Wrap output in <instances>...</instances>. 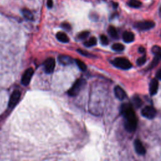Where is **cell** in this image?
<instances>
[{"label": "cell", "mask_w": 161, "mask_h": 161, "mask_svg": "<svg viewBox=\"0 0 161 161\" xmlns=\"http://www.w3.org/2000/svg\"><path fill=\"white\" fill-rule=\"evenodd\" d=\"M120 113L124 118V127L128 132H134L137 125V119L131 105L123 104L120 108Z\"/></svg>", "instance_id": "obj_1"}, {"label": "cell", "mask_w": 161, "mask_h": 161, "mask_svg": "<svg viewBox=\"0 0 161 161\" xmlns=\"http://www.w3.org/2000/svg\"><path fill=\"white\" fill-rule=\"evenodd\" d=\"M111 64L120 69L128 70L132 68V64L130 62L128 59L125 57H117L111 61Z\"/></svg>", "instance_id": "obj_2"}, {"label": "cell", "mask_w": 161, "mask_h": 161, "mask_svg": "<svg viewBox=\"0 0 161 161\" xmlns=\"http://www.w3.org/2000/svg\"><path fill=\"white\" fill-rule=\"evenodd\" d=\"M86 81L85 79L80 78L76 81L72 85V88L68 91L67 93L70 96H77L81 90L86 85Z\"/></svg>", "instance_id": "obj_3"}, {"label": "cell", "mask_w": 161, "mask_h": 161, "mask_svg": "<svg viewBox=\"0 0 161 161\" xmlns=\"http://www.w3.org/2000/svg\"><path fill=\"white\" fill-rule=\"evenodd\" d=\"M155 26V23L152 21H143L137 22L134 24V27L140 30V31H143V30H148L152 28H154Z\"/></svg>", "instance_id": "obj_4"}, {"label": "cell", "mask_w": 161, "mask_h": 161, "mask_svg": "<svg viewBox=\"0 0 161 161\" xmlns=\"http://www.w3.org/2000/svg\"><path fill=\"white\" fill-rule=\"evenodd\" d=\"M142 115L149 120H152L156 116L157 111L156 110L151 106H147L142 110Z\"/></svg>", "instance_id": "obj_5"}, {"label": "cell", "mask_w": 161, "mask_h": 161, "mask_svg": "<svg viewBox=\"0 0 161 161\" xmlns=\"http://www.w3.org/2000/svg\"><path fill=\"white\" fill-rule=\"evenodd\" d=\"M56 66V60L55 59L50 57L47 59H46L43 63V67L45 72L47 74L52 73L55 69Z\"/></svg>", "instance_id": "obj_6"}, {"label": "cell", "mask_w": 161, "mask_h": 161, "mask_svg": "<svg viewBox=\"0 0 161 161\" xmlns=\"http://www.w3.org/2000/svg\"><path fill=\"white\" fill-rule=\"evenodd\" d=\"M21 97V92L19 90H14L11 94L8 103L10 108H13L17 105Z\"/></svg>", "instance_id": "obj_7"}, {"label": "cell", "mask_w": 161, "mask_h": 161, "mask_svg": "<svg viewBox=\"0 0 161 161\" xmlns=\"http://www.w3.org/2000/svg\"><path fill=\"white\" fill-rule=\"evenodd\" d=\"M34 71L33 69V68L30 67L27 69L25 71V72H24V75L22 76V78H21V84L23 85L27 86H28L30 81L32 79V76L34 75Z\"/></svg>", "instance_id": "obj_8"}, {"label": "cell", "mask_w": 161, "mask_h": 161, "mask_svg": "<svg viewBox=\"0 0 161 161\" xmlns=\"http://www.w3.org/2000/svg\"><path fill=\"white\" fill-rule=\"evenodd\" d=\"M134 147L136 152L140 156H143L145 155L146 150H145V147H143V145L141 141L139 139H136L134 142Z\"/></svg>", "instance_id": "obj_9"}, {"label": "cell", "mask_w": 161, "mask_h": 161, "mask_svg": "<svg viewBox=\"0 0 161 161\" xmlns=\"http://www.w3.org/2000/svg\"><path fill=\"white\" fill-rule=\"evenodd\" d=\"M159 89V81L157 79H153L150 83L149 86V91L150 95L151 96H154L157 94V91Z\"/></svg>", "instance_id": "obj_10"}, {"label": "cell", "mask_w": 161, "mask_h": 161, "mask_svg": "<svg viewBox=\"0 0 161 161\" xmlns=\"http://www.w3.org/2000/svg\"><path fill=\"white\" fill-rule=\"evenodd\" d=\"M58 61L60 64L64 66H67L72 64L74 60L71 57L69 56L61 55L58 57Z\"/></svg>", "instance_id": "obj_11"}, {"label": "cell", "mask_w": 161, "mask_h": 161, "mask_svg": "<svg viewBox=\"0 0 161 161\" xmlns=\"http://www.w3.org/2000/svg\"><path fill=\"white\" fill-rule=\"evenodd\" d=\"M114 95H115V96L119 99V100H121V101L124 100V99L127 96L125 91L119 86H117L115 88H114Z\"/></svg>", "instance_id": "obj_12"}, {"label": "cell", "mask_w": 161, "mask_h": 161, "mask_svg": "<svg viewBox=\"0 0 161 161\" xmlns=\"http://www.w3.org/2000/svg\"><path fill=\"white\" fill-rule=\"evenodd\" d=\"M122 37L123 40L126 43H131L135 40V35L131 32H125Z\"/></svg>", "instance_id": "obj_13"}, {"label": "cell", "mask_w": 161, "mask_h": 161, "mask_svg": "<svg viewBox=\"0 0 161 161\" xmlns=\"http://www.w3.org/2000/svg\"><path fill=\"white\" fill-rule=\"evenodd\" d=\"M56 37L59 41L63 43H67L69 41V39L67 37V35L62 32H59L56 34Z\"/></svg>", "instance_id": "obj_14"}, {"label": "cell", "mask_w": 161, "mask_h": 161, "mask_svg": "<svg viewBox=\"0 0 161 161\" xmlns=\"http://www.w3.org/2000/svg\"><path fill=\"white\" fill-rule=\"evenodd\" d=\"M23 15H24V17H25V19H27V20L29 21H33L34 20V15L32 14V13L29 10L27 9V8H24L21 11Z\"/></svg>", "instance_id": "obj_15"}, {"label": "cell", "mask_w": 161, "mask_h": 161, "mask_svg": "<svg viewBox=\"0 0 161 161\" xmlns=\"http://www.w3.org/2000/svg\"><path fill=\"white\" fill-rule=\"evenodd\" d=\"M108 32L109 35L114 39H118V34L117 29L113 26H110L108 29Z\"/></svg>", "instance_id": "obj_16"}, {"label": "cell", "mask_w": 161, "mask_h": 161, "mask_svg": "<svg viewBox=\"0 0 161 161\" xmlns=\"http://www.w3.org/2000/svg\"><path fill=\"white\" fill-rule=\"evenodd\" d=\"M128 5L134 8H139L142 5V3L139 0H130L128 2Z\"/></svg>", "instance_id": "obj_17"}, {"label": "cell", "mask_w": 161, "mask_h": 161, "mask_svg": "<svg viewBox=\"0 0 161 161\" xmlns=\"http://www.w3.org/2000/svg\"><path fill=\"white\" fill-rule=\"evenodd\" d=\"M97 43V39L95 37H92L89 39V40L84 43V45L87 47H90L95 46Z\"/></svg>", "instance_id": "obj_18"}, {"label": "cell", "mask_w": 161, "mask_h": 161, "mask_svg": "<svg viewBox=\"0 0 161 161\" xmlns=\"http://www.w3.org/2000/svg\"><path fill=\"white\" fill-rule=\"evenodd\" d=\"M160 56L161 55L155 56V57H154V59H153L152 63L149 65V69H152L155 67L159 63L160 60Z\"/></svg>", "instance_id": "obj_19"}, {"label": "cell", "mask_w": 161, "mask_h": 161, "mask_svg": "<svg viewBox=\"0 0 161 161\" xmlns=\"http://www.w3.org/2000/svg\"><path fill=\"white\" fill-rule=\"evenodd\" d=\"M75 62L76 63V64H77L78 67H79V69L82 71H84L86 70L87 69V66L85 64V63H84V62H82V60H79V59H76L75 60Z\"/></svg>", "instance_id": "obj_20"}, {"label": "cell", "mask_w": 161, "mask_h": 161, "mask_svg": "<svg viewBox=\"0 0 161 161\" xmlns=\"http://www.w3.org/2000/svg\"><path fill=\"white\" fill-rule=\"evenodd\" d=\"M111 49L114 50V51H117V52H120V51H123L125 49V46L120 43H114Z\"/></svg>", "instance_id": "obj_21"}, {"label": "cell", "mask_w": 161, "mask_h": 161, "mask_svg": "<svg viewBox=\"0 0 161 161\" xmlns=\"http://www.w3.org/2000/svg\"><path fill=\"white\" fill-rule=\"evenodd\" d=\"M132 102H133V104L137 107V108H139V107H140L142 105V102L140 98L137 96H135L133 98Z\"/></svg>", "instance_id": "obj_22"}, {"label": "cell", "mask_w": 161, "mask_h": 161, "mask_svg": "<svg viewBox=\"0 0 161 161\" xmlns=\"http://www.w3.org/2000/svg\"><path fill=\"white\" fill-rule=\"evenodd\" d=\"M146 60H147L146 56H145V55H144L142 57H140L139 59H138V60L137 61V64L139 66H141L143 65L145 63H146Z\"/></svg>", "instance_id": "obj_23"}, {"label": "cell", "mask_w": 161, "mask_h": 161, "mask_svg": "<svg viewBox=\"0 0 161 161\" xmlns=\"http://www.w3.org/2000/svg\"><path fill=\"white\" fill-rule=\"evenodd\" d=\"M89 35V32L84 31V32H82L79 34L78 39L79 40H85L86 39H87Z\"/></svg>", "instance_id": "obj_24"}, {"label": "cell", "mask_w": 161, "mask_h": 161, "mask_svg": "<svg viewBox=\"0 0 161 161\" xmlns=\"http://www.w3.org/2000/svg\"><path fill=\"white\" fill-rule=\"evenodd\" d=\"M152 51L153 53H154V54L155 56L161 55V53H160V48L159 46H158V45L154 46V47H153L152 49Z\"/></svg>", "instance_id": "obj_25"}, {"label": "cell", "mask_w": 161, "mask_h": 161, "mask_svg": "<svg viewBox=\"0 0 161 161\" xmlns=\"http://www.w3.org/2000/svg\"><path fill=\"white\" fill-rule=\"evenodd\" d=\"M100 40H101V44L103 45H107L109 43L108 38H107V37L105 35H102L100 36Z\"/></svg>", "instance_id": "obj_26"}, {"label": "cell", "mask_w": 161, "mask_h": 161, "mask_svg": "<svg viewBox=\"0 0 161 161\" xmlns=\"http://www.w3.org/2000/svg\"><path fill=\"white\" fill-rule=\"evenodd\" d=\"M61 27H62V28L66 30H67V31H69V30L71 29V25L68 24V23H63V24H62V25H61Z\"/></svg>", "instance_id": "obj_27"}, {"label": "cell", "mask_w": 161, "mask_h": 161, "mask_svg": "<svg viewBox=\"0 0 161 161\" xmlns=\"http://www.w3.org/2000/svg\"><path fill=\"white\" fill-rule=\"evenodd\" d=\"M78 52L80 53V54L84 56H86V57H89L91 56V54H89V53L88 52H86L85 50H80V49H78Z\"/></svg>", "instance_id": "obj_28"}, {"label": "cell", "mask_w": 161, "mask_h": 161, "mask_svg": "<svg viewBox=\"0 0 161 161\" xmlns=\"http://www.w3.org/2000/svg\"><path fill=\"white\" fill-rule=\"evenodd\" d=\"M47 5L49 8H51L53 6V0H47Z\"/></svg>", "instance_id": "obj_29"}, {"label": "cell", "mask_w": 161, "mask_h": 161, "mask_svg": "<svg viewBox=\"0 0 161 161\" xmlns=\"http://www.w3.org/2000/svg\"><path fill=\"white\" fill-rule=\"evenodd\" d=\"M160 73H161V71H160V70L159 69V70L157 71V74H156V77H157V78L158 80H160V76H161Z\"/></svg>", "instance_id": "obj_30"}, {"label": "cell", "mask_w": 161, "mask_h": 161, "mask_svg": "<svg viewBox=\"0 0 161 161\" xmlns=\"http://www.w3.org/2000/svg\"><path fill=\"white\" fill-rule=\"evenodd\" d=\"M139 52L140 53H145V48H144L143 47H142V46H141V47H140L139 49Z\"/></svg>", "instance_id": "obj_31"}]
</instances>
